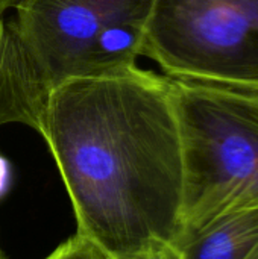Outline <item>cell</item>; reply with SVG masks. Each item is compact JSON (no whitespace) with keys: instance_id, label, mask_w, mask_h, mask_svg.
I'll use <instances>...</instances> for the list:
<instances>
[{"instance_id":"obj_1","label":"cell","mask_w":258,"mask_h":259,"mask_svg":"<svg viewBox=\"0 0 258 259\" xmlns=\"http://www.w3.org/2000/svg\"><path fill=\"white\" fill-rule=\"evenodd\" d=\"M38 134L70 197L78 232L108 258L173 243L184 156L170 77L140 67L49 91Z\"/></svg>"},{"instance_id":"obj_2","label":"cell","mask_w":258,"mask_h":259,"mask_svg":"<svg viewBox=\"0 0 258 259\" xmlns=\"http://www.w3.org/2000/svg\"><path fill=\"white\" fill-rule=\"evenodd\" d=\"M184 156L181 231L258 208V93L172 79Z\"/></svg>"},{"instance_id":"obj_3","label":"cell","mask_w":258,"mask_h":259,"mask_svg":"<svg viewBox=\"0 0 258 259\" xmlns=\"http://www.w3.org/2000/svg\"><path fill=\"white\" fill-rule=\"evenodd\" d=\"M157 0H18L12 18L52 90L132 70L143 56Z\"/></svg>"},{"instance_id":"obj_4","label":"cell","mask_w":258,"mask_h":259,"mask_svg":"<svg viewBox=\"0 0 258 259\" xmlns=\"http://www.w3.org/2000/svg\"><path fill=\"white\" fill-rule=\"evenodd\" d=\"M143 56L172 79L258 93V0H157Z\"/></svg>"},{"instance_id":"obj_5","label":"cell","mask_w":258,"mask_h":259,"mask_svg":"<svg viewBox=\"0 0 258 259\" xmlns=\"http://www.w3.org/2000/svg\"><path fill=\"white\" fill-rule=\"evenodd\" d=\"M49 91L12 15H0V127L24 124L38 132Z\"/></svg>"},{"instance_id":"obj_6","label":"cell","mask_w":258,"mask_h":259,"mask_svg":"<svg viewBox=\"0 0 258 259\" xmlns=\"http://www.w3.org/2000/svg\"><path fill=\"white\" fill-rule=\"evenodd\" d=\"M181 259H258V208L224 214L173 240Z\"/></svg>"},{"instance_id":"obj_7","label":"cell","mask_w":258,"mask_h":259,"mask_svg":"<svg viewBox=\"0 0 258 259\" xmlns=\"http://www.w3.org/2000/svg\"><path fill=\"white\" fill-rule=\"evenodd\" d=\"M46 259H109L96 244L79 234L58 246Z\"/></svg>"},{"instance_id":"obj_8","label":"cell","mask_w":258,"mask_h":259,"mask_svg":"<svg viewBox=\"0 0 258 259\" xmlns=\"http://www.w3.org/2000/svg\"><path fill=\"white\" fill-rule=\"evenodd\" d=\"M109 259H181V252L175 246V243H161L135 253L114 256Z\"/></svg>"},{"instance_id":"obj_9","label":"cell","mask_w":258,"mask_h":259,"mask_svg":"<svg viewBox=\"0 0 258 259\" xmlns=\"http://www.w3.org/2000/svg\"><path fill=\"white\" fill-rule=\"evenodd\" d=\"M9 181V165L5 161V158L0 156V194H3V191L6 190Z\"/></svg>"},{"instance_id":"obj_10","label":"cell","mask_w":258,"mask_h":259,"mask_svg":"<svg viewBox=\"0 0 258 259\" xmlns=\"http://www.w3.org/2000/svg\"><path fill=\"white\" fill-rule=\"evenodd\" d=\"M18 0H0V15L8 14L14 9Z\"/></svg>"},{"instance_id":"obj_11","label":"cell","mask_w":258,"mask_h":259,"mask_svg":"<svg viewBox=\"0 0 258 259\" xmlns=\"http://www.w3.org/2000/svg\"><path fill=\"white\" fill-rule=\"evenodd\" d=\"M0 259H2V253H0Z\"/></svg>"}]
</instances>
